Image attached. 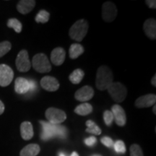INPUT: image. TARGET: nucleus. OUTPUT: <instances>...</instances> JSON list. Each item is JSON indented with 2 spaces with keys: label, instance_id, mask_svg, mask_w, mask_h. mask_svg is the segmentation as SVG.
Listing matches in <instances>:
<instances>
[{
  "label": "nucleus",
  "instance_id": "9d476101",
  "mask_svg": "<svg viewBox=\"0 0 156 156\" xmlns=\"http://www.w3.org/2000/svg\"><path fill=\"white\" fill-rule=\"evenodd\" d=\"M112 112L114 116V120L118 126H124L126 122V113L124 108L118 104H115L112 107Z\"/></svg>",
  "mask_w": 156,
  "mask_h": 156
},
{
  "label": "nucleus",
  "instance_id": "4c0bfd02",
  "mask_svg": "<svg viewBox=\"0 0 156 156\" xmlns=\"http://www.w3.org/2000/svg\"><path fill=\"white\" fill-rule=\"evenodd\" d=\"M58 156H67V155H66L64 153H60L59 155H58Z\"/></svg>",
  "mask_w": 156,
  "mask_h": 156
},
{
  "label": "nucleus",
  "instance_id": "cd10ccee",
  "mask_svg": "<svg viewBox=\"0 0 156 156\" xmlns=\"http://www.w3.org/2000/svg\"><path fill=\"white\" fill-rule=\"evenodd\" d=\"M130 156H143L142 148L136 144H133L130 147Z\"/></svg>",
  "mask_w": 156,
  "mask_h": 156
},
{
  "label": "nucleus",
  "instance_id": "39448f33",
  "mask_svg": "<svg viewBox=\"0 0 156 156\" xmlns=\"http://www.w3.org/2000/svg\"><path fill=\"white\" fill-rule=\"evenodd\" d=\"M107 90L113 100L116 103L123 102L127 95L126 87L123 84L118 82L112 83Z\"/></svg>",
  "mask_w": 156,
  "mask_h": 156
},
{
  "label": "nucleus",
  "instance_id": "c756f323",
  "mask_svg": "<svg viewBox=\"0 0 156 156\" xmlns=\"http://www.w3.org/2000/svg\"><path fill=\"white\" fill-rule=\"evenodd\" d=\"M101 142H102L103 145H104L107 147H114V142L113 140L109 136H103L101 138Z\"/></svg>",
  "mask_w": 156,
  "mask_h": 156
},
{
  "label": "nucleus",
  "instance_id": "e433bc0d",
  "mask_svg": "<svg viewBox=\"0 0 156 156\" xmlns=\"http://www.w3.org/2000/svg\"><path fill=\"white\" fill-rule=\"evenodd\" d=\"M155 108H156V106H155V105H154V106H153V113H154V114H156Z\"/></svg>",
  "mask_w": 156,
  "mask_h": 156
},
{
  "label": "nucleus",
  "instance_id": "4be33fe9",
  "mask_svg": "<svg viewBox=\"0 0 156 156\" xmlns=\"http://www.w3.org/2000/svg\"><path fill=\"white\" fill-rule=\"evenodd\" d=\"M84 76H85V73L83 70L81 69H77L70 74L69 79L72 83L77 85L83 80Z\"/></svg>",
  "mask_w": 156,
  "mask_h": 156
},
{
  "label": "nucleus",
  "instance_id": "4468645a",
  "mask_svg": "<svg viewBox=\"0 0 156 156\" xmlns=\"http://www.w3.org/2000/svg\"><path fill=\"white\" fill-rule=\"evenodd\" d=\"M66 57V52L63 48H55L51 54V61L55 66H60L64 63Z\"/></svg>",
  "mask_w": 156,
  "mask_h": 156
},
{
  "label": "nucleus",
  "instance_id": "2f4dec72",
  "mask_svg": "<svg viewBox=\"0 0 156 156\" xmlns=\"http://www.w3.org/2000/svg\"><path fill=\"white\" fill-rule=\"evenodd\" d=\"M29 92H34L37 90L36 82L34 80H29Z\"/></svg>",
  "mask_w": 156,
  "mask_h": 156
},
{
  "label": "nucleus",
  "instance_id": "b1692460",
  "mask_svg": "<svg viewBox=\"0 0 156 156\" xmlns=\"http://www.w3.org/2000/svg\"><path fill=\"white\" fill-rule=\"evenodd\" d=\"M7 27L8 28H12L15 32L17 33V34H20V33L22 31L23 25L22 23H21L16 18H10L7 21Z\"/></svg>",
  "mask_w": 156,
  "mask_h": 156
},
{
  "label": "nucleus",
  "instance_id": "dca6fc26",
  "mask_svg": "<svg viewBox=\"0 0 156 156\" xmlns=\"http://www.w3.org/2000/svg\"><path fill=\"white\" fill-rule=\"evenodd\" d=\"M36 3L34 0H21L17 3V9L21 14L26 15L34 9Z\"/></svg>",
  "mask_w": 156,
  "mask_h": 156
},
{
  "label": "nucleus",
  "instance_id": "6e6552de",
  "mask_svg": "<svg viewBox=\"0 0 156 156\" xmlns=\"http://www.w3.org/2000/svg\"><path fill=\"white\" fill-rule=\"evenodd\" d=\"M116 6L112 2H106L102 6V17L106 23H112L117 16Z\"/></svg>",
  "mask_w": 156,
  "mask_h": 156
},
{
  "label": "nucleus",
  "instance_id": "c85d7f7f",
  "mask_svg": "<svg viewBox=\"0 0 156 156\" xmlns=\"http://www.w3.org/2000/svg\"><path fill=\"white\" fill-rule=\"evenodd\" d=\"M103 120L107 126L112 125L113 121H114V116L111 111H105L103 113Z\"/></svg>",
  "mask_w": 156,
  "mask_h": 156
},
{
  "label": "nucleus",
  "instance_id": "f03ea898",
  "mask_svg": "<svg viewBox=\"0 0 156 156\" xmlns=\"http://www.w3.org/2000/svg\"><path fill=\"white\" fill-rule=\"evenodd\" d=\"M114 75L111 69L106 66H101L98 69L95 79V85L99 90L103 91L108 89L113 83Z\"/></svg>",
  "mask_w": 156,
  "mask_h": 156
},
{
  "label": "nucleus",
  "instance_id": "f704fd0d",
  "mask_svg": "<svg viewBox=\"0 0 156 156\" xmlns=\"http://www.w3.org/2000/svg\"><path fill=\"white\" fill-rule=\"evenodd\" d=\"M156 75H154V76L153 77V78H152L151 80V84L152 85H153L154 87H156Z\"/></svg>",
  "mask_w": 156,
  "mask_h": 156
},
{
  "label": "nucleus",
  "instance_id": "72a5a7b5",
  "mask_svg": "<svg viewBox=\"0 0 156 156\" xmlns=\"http://www.w3.org/2000/svg\"><path fill=\"white\" fill-rule=\"evenodd\" d=\"M5 112V105L2 103V101L0 100V115H2Z\"/></svg>",
  "mask_w": 156,
  "mask_h": 156
},
{
  "label": "nucleus",
  "instance_id": "7c9ffc66",
  "mask_svg": "<svg viewBox=\"0 0 156 156\" xmlns=\"http://www.w3.org/2000/svg\"><path fill=\"white\" fill-rule=\"evenodd\" d=\"M84 142L87 146H89V147H93L97 142V139L96 137L94 136H89L84 140Z\"/></svg>",
  "mask_w": 156,
  "mask_h": 156
},
{
  "label": "nucleus",
  "instance_id": "2eb2a0df",
  "mask_svg": "<svg viewBox=\"0 0 156 156\" xmlns=\"http://www.w3.org/2000/svg\"><path fill=\"white\" fill-rule=\"evenodd\" d=\"M145 34L151 40L156 38V21L154 18H150L145 20L143 25Z\"/></svg>",
  "mask_w": 156,
  "mask_h": 156
},
{
  "label": "nucleus",
  "instance_id": "a878e982",
  "mask_svg": "<svg viewBox=\"0 0 156 156\" xmlns=\"http://www.w3.org/2000/svg\"><path fill=\"white\" fill-rule=\"evenodd\" d=\"M12 45L9 41H3L0 43V58L2 57L10 51Z\"/></svg>",
  "mask_w": 156,
  "mask_h": 156
},
{
  "label": "nucleus",
  "instance_id": "5701e85b",
  "mask_svg": "<svg viewBox=\"0 0 156 156\" xmlns=\"http://www.w3.org/2000/svg\"><path fill=\"white\" fill-rule=\"evenodd\" d=\"M87 126L86 132L88 133L95 134V135H99L101 134V129L92 120H87L85 123Z\"/></svg>",
  "mask_w": 156,
  "mask_h": 156
},
{
  "label": "nucleus",
  "instance_id": "9b49d317",
  "mask_svg": "<svg viewBox=\"0 0 156 156\" xmlns=\"http://www.w3.org/2000/svg\"><path fill=\"white\" fill-rule=\"evenodd\" d=\"M94 95V90L89 85H85L80 88L75 94V99L78 101L85 102L90 101Z\"/></svg>",
  "mask_w": 156,
  "mask_h": 156
},
{
  "label": "nucleus",
  "instance_id": "473e14b6",
  "mask_svg": "<svg viewBox=\"0 0 156 156\" xmlns=\"http://www.w3.org/2000/svg\"><path fill=\"white\" fill-rule=\"evenodd\" d=\"M146 5H147L150 8L155 9L156 8V1L155 0H147L145 1Z\"/></svg>",
  "mask_w": 156,
  "mask_h": 156
},
{
  "label": "nucleus",
  "instance_id": "aec40b11",
  "mask_svg": "<svg viewBox=\"0 0 156 156\" xmlns=\"http://www.w3.org/2000/svg\"><path fill=\"white\" fill-rule=\"evenodd\" d=\"M84 51L85 50H84L83 46L82 45L79 44H72L69 50V57L72 59H75L84 53Z\"/></svg>",
  "mask_w": 156,
  "mask_h": 156
},
{
  "label": "nucleus",
  "instance_id": "ddd939ff",
  "mask_svg": "<svg viewBox=\"0 0 156 156\" xmlns=\"http://www.w3.org/2000/svg\"><path fill=\"white\" fill-rule=\"evenodd\" d=\"M41 85L46 91L54 92L59 87V83L55 77L51 76H45L41 80Z\"/></svg>",
  "mask_w": 156,
  "mask_h": 156
},
{
  "label": "nucleus",
  "instance_id": "a211bd4d",
  "mask_svg": "<svg viewBox=\"0 0 156 156\" xmlns=\"http://www.w3.org/2000/svg\"><path fill=\"white\" fill-rule=\"evenodd\" d=\"M20 134L23 140H29L34 136V128L30 122H24L20 125Z\"/></svg>",
  "mask_w": 156,
  "mask_h": 156
},
{
  "label": "nucleus",
  "instance_id": "412c9836",
  "mask_svg": "<svg viewBox=\"0 0 156 156\" xmlns=\"http://www.w3.org/2000/svg\"><path fill=\"white\" fill-rule=\"evenodd\" d=\"M93 112L92 105L88 103H83L76 107L75 109V113L80 116H87L91 114Z\"/></svg>",
  "mask_w": 156,
  "mask_h": 156
},
{
  "label": "nucleus",
  "instance_id": "f257e3e1",
  "mask_svg": "<svg viewBox=\"0 0 156 156\" xmlns=\"http://www.w3.org/2000/svg\"><path fill=\"white\" fill-rule=\"evenodd\" d=\"M42 126V132L41 138V140H48L53 137H57L64 139L67 137V129L64 126L60 124H52L45 121H40Z\"/></svg>",
  "mask_w": 156,
  "mask_h": 156
},
{
  "label": "nucleus",
  "instance_id": "423d86ee",
  "mask_svg": "<svg viewBox=\"0 0 156 156\" xmlns=\"http://www.w3.org/2000/svg\"><path fill=\"white\" fill-rule=\"evenodd\" d=\"M45 116L48 122L52 124H60L67 119V114L64 111L54 107L48 108L46 111Z\"/></svg>",
  "mask_w": 156,
  "mask_h": 156
},
{
  "label": "nucleus",
  "instance_id": "393cba45",
  "mask_svg": "<svg viewBox=\"0 0 156 156\" xmlns=\"http://www.w3.org/2000/svg\"><path fill=\"white\" fill-rule=\"evenodd\" d=\"M50 14L46 10H41L36 15V23H47L49 20Z\"/></svg>",
  "mask_w": 156,
  "mask_h": 156
},
{
  "label": "nucleus",
  "instance_id": "f8f14e48",
  "mask_svg": "<svg viewBox=\"0 0 156 156\" xmlns=\"http://www.w3.org/2000/svg\"><path fill=\"white\" fill-rule=\"evenodd\" d=\"M156 95L155 94H147L138 98L135 101L134 105L136 108H149L155 105Z\"/></svg>",
  "mask_w": 156,
  "mask_h": 156
},
{
  "label": "nucleus",
  "instance_id": "58836bf2",
  "mask_svg": "<svg viewBox=\"0 0 156 156\" xmlns=\"http://www.w3.org/2000/svg\"><path fill=\"white\" fill-rule=\"evenodd\" d=\"M91 156H101V155H96V154H95V155H91Z\"/></svg>",
  "mask_w": 156,
  "mask_h": 156
},
{
  "label": "nucleus",
  "instance_id": "bb28decb",
  "mask_svg": "<svg viewBox=\"0 0 156 156\" xmlns=\"http://www.w3.org/2000/svg\"><path fill=\"white\" fill-rule=\"evenodd\" d=\"M114 148L117 153L124 154L126 153V145L122 140H117L114 144Z\"/></svg>",
  "mask_w": 156,
  "mask_h": 156
},
{
  "label": "nucleus",
  "instance_id": "7ed1b4c3",
  "mask_svg": "<svg viewBox=\"0 0 156 156\" xmlns=\"http://www.w3.org/2000/svg\"><path fill=\"white\" fill-rule=\"evenodd\" d=\"M88 28V23L87 20L84 19L79 20L70 28L69 32L70 38L76 41H82L87 34Z\"/></svg>",
  "mask_w": 156,
  "mask_h": 156
},
{
  "label": "nucleus",
  "instance_id": "c9c22d12",
  "mask_svg": "<svg viewBox=\"0 0 156 156\" xmlns=\"http://www.w3.org/2000/svg\"><path fill=\"white\" fill-rule=\"evenodd\" d=\"M70 156H79V155H78V154L76 153V152H73V153L71 154V155H70Z\"/></svg>",
  "mask_w": 156,
  "mask_h": 156
},
{
  "label": "nucleus",
  "instance_id": "f3484780",
  "mask_svg": "<svg viewBox=\"0 0 156 156\" xmlns=\"http://www.w3.org/2000/svg\"><path fill=\"white\" fill-rule=\"evenodd\" d=\"M15 90L17 94H25L29 92V81L24 77H17L15 82Z\"/></svg>",
  "mask_w": 156,
  "mask_h": 156
},
{
  "label": "nucleus",
  "instance_id": "20e7f679",
  "mask_svg": "<svg viewBox=\"0 0 156 156\" xmlns=\"http://www.w3.org/2000/svg\"><path fill=\"white\" fill-rule=\"evenodd\" d=\"M32 67L39 73H47L51 70V65L46 54L40 53L34 56Z\"/></svg>",
  "mask_w": 156,
  "mask_h": 156
},
{
  "label": "nucleus",
  "instance_id": "6ab92c4d",
  "mask_svg": "<svg viewBox=\"0 0 156 156\" xmlns=\"http://www.w3.org/2000/svg\"><path fill=\"white\" fill-rule=\"evenodd\" d=\"M40 146L37 144H29L23 147L20 153V156H36L40 153Z\"/></svg>",
  "mask_w": 156,
  "mask_h": 156
},
{
  "label": "nucleus",
  "instance_id": "0eeeda50",
  "mask_svg": "<svg viewBox=\"0 0 156 156\" xmlns=\"http://www.w3.org/2000/svg\"><path fill=\"white\" fill-rule=\"evenodd\" d=\"M17 69L21 73H26L31 68V62L29 58V55L26 50H22L19 52L16 58Z\"/></svg>",
  "mask_w": 156,
  "mask_h": 156
},
{
  "label": "nucleus",
  "instance_id": "1a4fd4ad",
  "mask_svg": "<svg viewBox=\"0 0 156 156\" xmlns=\"http://www.w3.org/2000/svg\"><path fill=\"white\" fill-rule=\"evenodd\" d=\"M14 77L12 69L6 64H0V86H8Z\"/></svg>",
  "mask_w": 156,
  "mask_h": 156
}]
</instances>
